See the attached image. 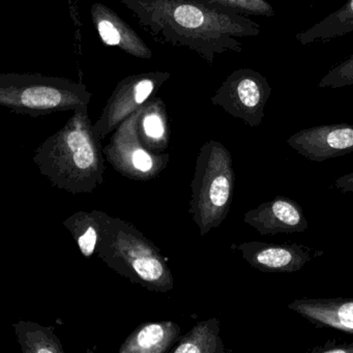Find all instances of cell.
<instances>
[{
  "mask_svg": "<svg viewBox=\"0 0 353 353\" xmlns=\"http://www.w3.org/2000/svg\"><path fill=\"white\" fill-rule=\"evenodd\" d=\"M234 187L235 172L230 152L216 140L205 142L196 160L189 208L201 236L226 220Z\"/></svg>",
  "mask_w": 353,
  "mask_h": 353,
  "instance_id": "obj_4",
  "label": "cell"
},
{
  "mask_svg": "<svg viewBox=\"0 0 353 353\" xmlns=\"http://www.w3.org/2000/svg\"><path fill=\"white\" fill-rule=\"evenodd\" d=\"M138 134L146 148L154 152H165L170 140L168 113L161 98L150 99L140 111Z\"/></svg>",
  "mask_w": 353,
  "mask_h": 353,
  "instance_id": "obj_15",
  "label": "cell"
},
{
  "mask_svg": "<svg viewBox=\"0 0 353 353\" xmlns=\"http://www.w3.org/2000/svg\"><path fill=\"white\" fill-rule=\"evenodd\" d=\"M92 94L81 82L41 74H0V105L16 114L45 117L88 108Z\"/></svg>",
  "mask_w": 353,
  "mask_h": 353,
  "instance_id": "obj_5",
  "label": "cell"
},
{
  "mask_svg": "<svg viewBox=\"0 0 353 353\" xmlns=\"http://www.w3.org/2000/svg\"><path fill=\"white\" fill-rule=\"evenodd\" d=\"M97 255L111 270L154 292L174 289V276L158 247L137 227L110 216Z\"/></svg>",
  "mask_w": 353,
  "mask_h": 353,
  "instance_id": "obj_3",
  "label": "cell"
},
{
  "mask_svg": "<svg viewBox=\"0 0 353 353\" xmlns=\"http://www.w3.org/2000/svg\"><path fill=\"white\" fill-rule=\"evenodd\" d=\"M234 248L252 268L270 274L299 272L314 258L323 255V251L293 243L247 241Z\"/></svg>",
  "mask_w": 353,
  "mask_h": 353,
  "instance_id": "obj_9",
  "label": "cell"
},
{
  "mask_svg": "<svg viewBox=\"0 0 353 353\" xmlns=\"http://www.w3.org/2000/svg\"><path fill=\"white\" fill-rule=\"evenodd\" d=\"M334 187L344 193L353 192V171L344 176L339 177L334 183Z\"/></svg>",
  "mask_w": 353,
  "mask_h": 353,
  "instance_id": "obj_23",
  "label": "cell"
},
{
  "mask_svg": "<svg viewBox=\"0 0 353 353\" xmlns=\"http://www.w3.org/2000/svg\"><path fill=\"white\" fill-rule=\"evenodd\" d=\"M272 94L270 82L259 72L241 68L221 84L210 101L249 127L257 128L264 117V108Z\"/></svg>",
  "mask_w": 353,
  "mask_h": 353,
  "instance_id": "obj_7",
  "label": "cell"
},
{
  "mask_svg": "<svg viewBox=\"0 0 353 353\" xmlns=\"http://www.w3.org/2000/svg\"><path fill=\"white\" fill-rule=\"evenodd\" d=\"M171 353H224L220 336V320L210 318L198 322L190 332L181 336Z\"/></svg>",
  "mask_w": 353,
  "mask_h": 353,
  "instance_id": "obj_18",
  "label": "cell"
},
{
  "mask_svg": "<svg viewBox=\"0 0 353 353\" xmlns=\"http://www.w3.org/2000/svg\"><path fill=\"white\" fill-rule=\"evenodd\" d=\"M208 3L220 6L229 11L245 16H260L270 18L274 16V10L268 0H206Z\"/></svg>",
  "mask_w": 353,
  "mask_h": 353,
  "instance_id": "obj_20",
  "label": "cell"
},
{
  "mask_svg": "<svg viewBox=\"0 0 353 353\" xmlns=\"http://www.w3.org/2000/svg\"><path fill=\"white\" fill-rule=\"evenodd\" d=\"M154 41L183 47L212 65L214 57L241 53L237 38L259 36L257 22L206 0H119Z\"/></svg>",
  "mask_w": 353,
  "mask_h": 353,
  "instance_id": "obj_1",
  "label": "cell"
},
{
  "mask_svg": "<svg viewBox=\"0 0 353 353\" xmlns=\"http://www.w3.org/2000/svg\"><path fill=\"white\" fill-rule=\"evenodd\" d=\"M181 328L170 320L150 321L137 326L119 347V353H166L181 339Z\"/></svg>",
  "mask_w": 353,
  "mask_h": 353,
  "instance_id": "obj_14",
  "label": "cell"
},
{
  "mask_svg": "<svg viewBox=\"0 0 353 353\" xmlns=\"http://www.w3.org/2000/svg\"><path fill=\"white\" fill-rule=\"evenodd\" d=\"M92 21L102 42L139 59H152V51L139 34L110 8L96 3L92 7Z\"/></svg>",
  "mask_w": 353,
  "mask_h": 353,
  "instance_id": "obj_12",
  "label": "cell"
},
{
  "mask_svg": "<svg viewBox=\"0 0 353 353\" xmlns=\"http://www.w3.org/2000/svg\"><path fill=\"white\" fill-rule=\"evenodd\" d=\"M243 221L261 235L301 233L309 228L303 208L287 196H276L249 210Z\"/></svg>",
  "mask_w": 353,
  "mask_h": 353,
  "instance_id": "obj_11",
  "label": "cell"
},
{
  "mask_svg": "<svg viewBox=\"0 0 353 353\" xmlns=\"http://www.w3.org/2000/svg\"><path fill=\"white\" fill-rule=\"evenodd\" d=\"M286 142L307 160L322 163L353 152V125L334 123L301 130Z\"/></svg>",
  "mask_w": 353,
  "mask_h": 353,
  "instance_id": "obj_10",
  "label": "cell"
},
{
  "mask_svg": "<svg viewBox=\"0 0 353 353\" xmlns=\"http://www.w3.org/2000/svg\"><path fill=\"white\" fill-rule=\"evenodd\" d=\"M353 85V54L334 65L318 84L319 88H341Z\"/></svg>",
  "mask_w": 353,
  "mask_h": 353,
  "instance_id": "obj_21",
  "label": "cell"
},
{
  "mask_svg": "<svg viewBox=\"0 0 353 353\" xmlns=\"http://www.w3.org/2000/svg\"><path fill=\"white\" fill-rule=\"evenodd\" d=\"M141 108L113 132L103 152L109 164L123 177L148 181L158 177L167 168L170 156L167 152H152L140 139L137 125Z\"/></svg>",
  "mask_w": 353,
  "mask_h": 353,
  "instance_id": "obj_6",
  "label": "cell"
},
{
  "mask_svg": "<svg viewBox=\"0 0 353 353\" xmlns=\"http://www.w3.org/2000/svg\"><path fill=\"white\" fill-rule=\"evenodd\" d=\"M312 353H353L352 342H342V341L332 340L327 341L322 346H316L310 350Z\"/></svg>",
  "mask_w": 353,
  "mask_h": 353,
  "instance_id": "obj_22",
  "label": "cell"
},
{
  "mask_svg": "<svg viewBox=\"0 0 353 353\" xmlns=\"http://www.w3.org/2000/svg\"><path fill=\"white\" fill-rule=\"evenodd\" d=\"M351 32H353V0H348L338 11L305 32H299L295 40L303 46H307L316 42L327 43Z\"/></svg>",
  "mask_w": 353,
  "mask_h": 353,
  "instance_id": "obj_17",
  "label": "cell"
},
{
  "mask_svg": "<svg viewBox=\"0 0 353 353\" xmlns=\"http://www.w3.org/2000/svg\"><path fill=\"white\" fill-rule=\"evenodd\" d=\"M170 77L167 72H148L121 80L94 123L97 138L102 141L112 134L123 121L154 98Z\"/></svg>",
  "mask_w": 353,
  "mask_h": 353,
  "instance_id": "obj_8",
  "label": "cell"
},
{
  "mask_svg": "<svg viewBox=\"0 0 353 353\" xmlns=\"http://www.w3.org/2000/svg\"><path fill=\"white\" fill-rule=\"evenodd\" d=\"M14 328L23 353H65L53 327L30 320H19L14 323Z\"/></svg>",
  "mask_w": 353,
  "mask_h": 353,
  "instance_id": "obj_19",
  "label": "cell"
},
{
  "mask_svg": "<svg viewBox=\"0 0 353 353\" xmlns=\"http://www.w3.org/2000/svg\"><path fill=\"white\" fill-rule=\"evenodd\" d=\"M110 216V214L101 210H81L63 221V226L73 235L84 257L90 258L97 254V249Z\"/></svg>",
  "mask_w": 353,
  "mask_h": 353,
  "instance_id": "obj_16",
  "label": "cell"
},
{
  "mask_svg": "<svg viewBox=\"0 0 353 353\" xmlns=\"http://www.w3.org/2000/svg\"><path fill=\"white\" fill-rule=\"evenodd\" d=\"M287 307L316 327L353 334V297L295 299Z\"/></svg>",
  "mask_w": 353,
  "mask_h": 353,
  "instance_id": "obj_13",
  "label": "cell"
},
{
  "mask_svg": "<svg viewBox=\"0 0 353 353\" xmlns=\"http://www.w3.org/2000/svg\"><path fill=\"white\" fill-rule=\"evenodd\" d=\"M104 156L85 108L74 111L61 130L39 145L34 163L57 189L79 195L92 194L102 185Z\"/></svg>",
  "mask_w": 353,
  "mask_h": 353,
  "instance_id": "obj_2",
  "label": "cell"
}]
</instances>
